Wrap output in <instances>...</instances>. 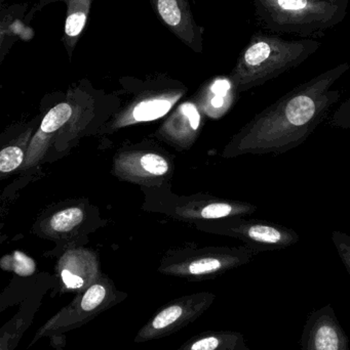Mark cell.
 <instances>
[{"label": "cell", "mask_w": 350, "mask_h": 350, "mask_svg": "<svg viewBox=\"0 0 350 350\" xmlns=\"http://www.w3.org/2000/svg\"><path fill=\"white\" fill-rule=\"evenodd\" d=\"M350 69L339 64L294 88L254 118L234 137L232 155H281L304 143L328 118L340 90L333 85Z\"/></svg>", "instance_id": "obj_1"}, {"label": "cell", "mask_w": 350, "mask_h": 350, "mask_svg": "<svg viewBox=\"0 0 350 350\" xmlns=\"http://www.w3.org/2000/svg\"><path fill=\"white\" fill-rule=\"evenodd\" d=\"M322 46L318 39L285 38L271 32L254 33L238 55L230 80L236 92L259 88L295 69Z\"/></svg>", "instance_id": "obj_2"}, {"label": "cell", "mask_w": 350, "mask_h": 350, "mask_svg": "<svg viewBox=\"0 0 350 350\" xmlns=\"http://www.w3.org/2000/svg\"><path fill=\"white\" fill-rule=\"evenodd\" d=\"M257 24L266 32L316 39L343 22L350 0H252Z\"/></svg>", "instance_id": "obj_3"}, {"label": "cell", "mask_w": 350, "mask_h": 350, "mask_svg": "<svg viewBox=\"0 0 350 350\" xmlns=\"http://www.w3.org/2000/svg\"><path fill=\"white\" fill-rule=\"evenodd\" d=\"M215 298L212 293H197L173 300L140 329L134 342L144 343L176 334L199 320L211 308Z\"/></svg>", "instance_id": "obj_4"}, {"label": "cell", "mask_w": 350, "mask_h": 350, "mask_svg": "<svg viewBox=\"0 0 350 350\" xmlns=\"http://www.w3.org/2000/svg\"><path fill=\"white\" fill-rule=\"evenodd\" d=\"M114 304L113 300L109 299L108 290L103 284H92L80 297L62 310L37 332L32 345L40 337L47 336L49 332L58 330L67 331L82 326L105 310L112 308Z\"/></svg>", "instance_id": "obj_5"}, {"label": "cell", "mask_w": 350, "mask_h": 350, "mask_svg": "<svg viewBox=\"0 0 350 350\" xmlns=\"http://www.w3.org/2000/svg\"><path fill=\"white\" fill-rule=\"evenodd\" d=\"M228 232L244 241L257 254L282 250L299 242V234L291 228L262 219L246 220L240 216L227 226Z\"/></svg>", "instance_id": "obj_6"}, {"label": "cell", "mask_w": 350, "mask_h": 350, "mask_svg": "<svg viewBox=\"0 0 350 350\" xmlns=\"http://www.w3.org/2000/svg\"><path fill=\"white\" fill-rule=\"evenodd\" d=\"M349 339L328 304L310 312L306 319L300 350H350Z\"/></svg>", "instance_id": "obj_7"}, {"label": "cell", "mask_w": 350, "mask_h": 350, "mask_svg": "<svg viewBox=\"0 0 350 350\" xmlns=\"http://www.w3.org/2000/svg\"><path fill=\"white\" fill-rule=\"evenodd\" d=\"M156 14L183 42L201 49L203 29L195 23L188 0H150Z\"/></svg>", "instance_id": "obj_8"}, {"label": "cell", "mask_w": 350, "mask_h": 350, "mask_svg": "<svg viewBox=\"0 0 350 350\" xmlns=\"http://www.w3.org/2000/svg\"><path fill=\"white\" fill-rule=\"evenodd\" d=\"M244 335L234 331H207L195 335L177 350H244Z\"/></svg>", "instance_id": "obj_9"}, {"label": "cell", "mask_w": 350, "mask_h": 350, "mask_svg": "<svg viewBox=\"0 0 350 350\" xmlns=\"http://www.w3.org/2000/svg\"><path fill=\"white\" fill-rule=\"evenodd\" d=\"M67 3V18L64 28L63 40L68 46L73 47L86 27L92 0H63Z\"/></svg>", "instance_id": "obj_10"}, {"label": "cell", "mask_w": 350, "mask_h": 350, "mask_svg": "<svg viewBox=\"0 0 350 350\" xmlns=\"http://www.w3.org/2000/svg\"><path fill=\"white\" fill-rule=\"evenodd\" d=\"M172 108V102L168 100H144L134 109L133 116L136 121H152L164 116Z\"/></svg>", "instance_id": "obj_11"}, {"label": "cell", "mask_w": 350, "mask_h": 350, "mask_svg": "<svg viewBox=\"0 0 350 350\" xmlns=\"http://www.w3.org/2000/svg\"><path fill=\"white\" fill-rule=\"evenodd\" d=\"M84 220V212L79 208H68L58 212L51 217L49 224L58 232H69Z\"/></svg>", "instance_id": "obj_12"}, {"label": "cell", "mask_w": 350, "mask_h": 350, "mask_svg": "<svg viewBox=\"0 0 350 350\" xmlns=\"http://www.w3.org/2000/svg\"><path fill=\"white\" fill-rule=\"evenodd\" d=\"M72 109L69 105L63 103L53 107L43 118L41 122V131L45 133H51L63 126L71 117Z\"/></svg>", "instance_id": "obj_13"}, {"label": "cell", "mask_w": 350, "mask_h": 350, "mask_svg": "<svg viewBox=\"0 0 350 350\" xmlns=\"http://www.w3.org/2000/svg\"><path fill=\"white\" fill-rule=\"evenodd\" d=\"M1 267L6 271H14L22 277H28L35 271V262L24 253L14 251L12 256H5L2 259Z\"/></svg>", "instance_id": "obj_14"}, {"label": "cell", "mask_w": 350, "mask_h": 350, "mask_svg": "<svg viewBox=\"0 0 350 350\" xmlns=\"http://www.w3.org/2000/svg\"><path fill=\"white\" fill-rule=\"evenodd\" d=\"M232 88H234V84H232V80L225 79V78L216 79L210 90L212 94V98L210 100L211 106L215 109L223 108L225 106L228 94Z\"/></svg>", "instance_id": "obj_15"}, {"label": "cell", "mask_w": 350, "mask_h": 350, "mask_svg": "<svg viewBox=\"0 0 350 350\" xmlns=\"http://www.w3.org/2000/svg\"><path fill=\"white\" fill-rule=\"evenodd\" d=\"M24 154L20 148L8 147L0 153V172L8 174L22 164Z\"/></svg>", "instance_id": "obj_16"}, {"label": "cell", "mask_w": 350, "mask_h": 350, "mask_svg": "<svg viewBox=\"0 0 350 350\" xmlns=\"http://www.w3.org/2000/svg\"><path fill=\"white\" fill-rule=\"evenodd\" d=\"M332 242L337 253L350 275V236L343 232L334 230L332 232Z\"/></svg>", "instance_id": "obj_17"}, {"label": "cell", "mask_w": 350, "mask_h": 350, "mask_svg": "<svg viewBox=\"0 0 350 350\" xmlns=\"http://www.w3.org/2000/svg\"><path fill=\"white\" fill-rule=\"evenodd\" d=\"M140 164L146 172L152 175H164L168 170L166 160L156 154H145L142 156Z\"/></svg>", "instance_id": "obj_18"}, {"label": "cell", "mask_w": 350, "mask_h": 350, "mask_svg": "<svg viewBox=\"0 0 350 350\" xmlns=\"http://www.w3.org/2000/svg\"><path fill=\"white\" fill-rule=\"evenodd\" d=\"M331 125L336 129H350V98L336 109L331 119Z\"/></svg>", "instance_id": "obj_19"}, {"label": "cell", "mask_w": 350, "mask_h": 350, "mask_svg": "<svg viewBox=\"0 0 350 350\" xmlns=\"http://www.w3.org/2000/svg\"><path fill=\"white\" fill-rule=\"evenodd\" d=\"M180 110L187 118H189V122H190V126L192 127L193 131H197L199 129V123H201V115H199L197 107L191 103H185L181 106Z\"/></svg>", "instance_id": "obj_20"}, {"label": "cell", "mask_w": 350, "mask_h": 350, "mask_svg": "<svg viewBox=\"0 0 350 350\" xmlns=\"http://www.w3.org/2000/svg\"><path fill=\"white\" fill-rule=\"evenodd\" d=\"M244 350H251V349H249V347H246V349H245Z\"/></svg>", "instance_id": "obj_21"}]
</instances>
